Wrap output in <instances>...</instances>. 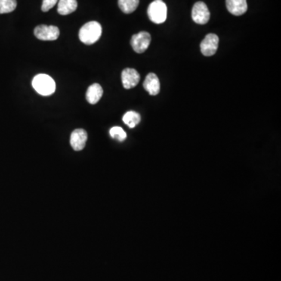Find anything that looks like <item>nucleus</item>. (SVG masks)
<instances>
[{
  "label": "nucleus",
  "mask_w": 281,
  "mask_h": 281,
  "mask_svg": "<svg viewBox=\"0 0 281 281\" xmlns=\"http://www.w3.org/2000/svg\"><path fill=\"white\" fill-rule=\"evenodd\" d=\"M102 32L103 29L99 22H88L80 29L79 38L81 42L85 45H92L100 39Z\"/></svg>",
  "instance_id": "1"
},
{
  "label": "nucleus",
  "mask_w": 281,
  "mask_h": 281,
  "mask_svg": "<svg viewBox=\"0 0 281 281\" xmlns=\"http://www.w3.org/2000/svg\"><path fill=\"white\" fill-rule=\"evenodd\" d=\"M34 89L41 96H48L56 91V83L54 80L45 74L37 75L32 80Z\"/></svg>",
  "instance_id": "2"
},
{
  "label": "nucleus",
  "mask_w": 281,
  "mask_h": 281,
  "mask_svg": "<svg viewBox=\"0 0 281 281\" xmlns=\"http://www.w3.org/2000/svg\"><path fill=\"white\" fill-rule=\"evenodd\" d=\"M148 16L153 23L162 24L167 17V7L162 0H155L148 8Z\"/></svg>",
  "instance_id": "3"
},
{
  "label": "nucleus",
  "mask_w": 281,
  "mask_h": 281,
  "mask_svg": "<svg viewBox=\"0 0 281 281\" xmlns=\"http://www.w3.org/2000/svg\"><path fill=\"white\" fill-rule=\"evenodd\" d=\"M35 37L41 41H55L60 36V30L56 26L38 25L34 31Z\"/></svg>",
  "instance_id": "4"
},
{
  "label": "nucleus",
  "mask_w": 281,
  "mask_h": 281,
  "mask_svg": "<svg viewBox=\"0 0 281 281\" xmlns=\"http://www.w3.org/2000/svg\"><path fill=\"white\" fill-rule=\"evenodd\" d=\"M151 42V35L149 32H140L131 38V44L133 50L137 53H143L149 48Z\"/></svg>",
  "instance_id": "5"
},
{
  "label": "nucleus",
  "mask_w": 281,
  "mask_h": 281,
  "mask_svg": "<svg viewBox=\"0 0 281 281\" xmlns=\"http://www.w3.org/2000/svg\"><path fill=\"white\" fill-rule=\"evenodd\" d=\"M192 20L199 25H205L210 19V12L206 4L203 2H197L194 5L192 12Z\"/></svg>",
  "instance_id": "6"
},
{
  "label": "nucleus",
  "mask_w": 281,
  "mask_h": 281,
  "mask_svg": "<svg viewBox=\"0 0 281 281\" xmlns=\"http://www.w3.org/2000/svg\"><path fill=\"white\" fill-rule=\"evenodd\" d=\"M218 45V36L215 34H208L201 42V52L205 56H214L217 53Z\"/></svg>",
  "instance_id": "7"
},
{
  "label": "nucleus",
  "mask_w": 281,
  "mask_h": 281,
  "mask_svg": "<svg viewBox=\"0 0 281 281\" xmlns=\"http://www.w3.org/2000/svg\"><path fill=\"white\" fill-rule=\"evenodd\" d=\"M123 86L126 89H131L137 86L140 81V75L136 69L132 68H126L121 74Z\"/></svg>",
  "instance_id": "8"
},
{
  "label": "nucleus",
  "mask_w": 281,
  "mask_h": 281,
  "mask_svg": "<svg viewBox=\"0 0 281 281\" xmlns=\"http://www.w3.org/2000/svg\"><path fill=\"white\" fill-rule=\"evenodd\" d=\"M88 140V134L83 129H76L72 132L71 135V146L74 150L81 151L85 147Z\"/></svg>",
  "instance_id": "9"
},
{
  "label": "nucleus",
  "mask_w": 281,
  "mask_h": 281,
  "mask_svg": "<svg viewBox=\"0 0 281 281\" xmlns=\"http://www.w3.org/2000/svg\"><path fill=\"white\" fill-rule=\"evenodd\" d=\"M143 86L150 96H156L160 91V82L158 77L154 73L149 74L146 76Z\"/></svg>",
  "instance_id": "10"
},
{
  "label": "nucleus",
  "mask_w": 281,
  "mask_h": 281,
  "mask_svg": "<svg viewBox=\"0 0 281 281\" xmlns=\"http://www.w3.org/2000/svg\"><path fill=\"white\" fill-rule=\"evenodd\" d=\"M227 10L235 16L243 15L248 10L247 0H226Z\"/></svg>",
  "instance_id": "11"
},
{
  "label": "nucleus",
  "mask_w": 281,
  "mask_h": 281,
  "mask_svg": "<svg viewBox=\"0 0 281 281\" xmlns=\"http://www.w3.org/2000/svg\"><path fill=\"white\" fill-rule=\"evenodd\" d=\"M103 95V89L100 84H91L88 87L86 92V100L90 104L95 105L101 100Z\"/></svg>",
  "instance_id": "12"
},
{
  "label": "nucleus",
  "mask_w": 281,
  "mask_h": 281,
  "mask_svg": "<svg viewBox=\"0 0 281 281\" xmlns=\"http://www.w3.org/2000/svg\"><path fill=\"white\" fill-rule=\"evenodd\" d=\"M78 8L77 0H60L57 11L60 15H68L74 13Z\"/></svg>",
  "instance_id": "13"
},
{
  "label": "nucleus",
  "mask_w": 281,
  "mask_h": 281,
  "mask_svg": "<svg viewBox=\"0 0 281 281\" xmlns=\"http://www.w3.org/2000/svg\"><path fill=\"white\" fill-rule=\"evenodd\" d=\"M123 121L124 124L129 127L130 128H135L136 126L140 123V116L139 113L134 111H128L123 116Z\"/></svg>",
  "instance_id": "14"
},
{
  "label": "nucleus",
  "mask_w": 281,
  "mask_h": 281,
  "mask_svg": "<svg viewBox=\"0 0 281 281\" xmlns=\"http://www.w3.org/2000/svg\"><path fill=\"white\" fill-rule=\"evenodd\" d=\"M120 9L124 13H131L139 5V0H118Z\"/></svg>",
  "instance_id": "15"
},
{
  "label": "nucleus",
  "mask_w": 281,
  "mask_h": 281,
  "mask_svg": "<svg viewBox=\"0 0 281 281\" xmlns=\"http://www.w3.org/2000/svg\"><path fill=\"white\" fill-rule=\"evenodd\" d=\"M17 7L16 0H0V14L11 13Z\"/></svg>",
  "instance_id": "16"
},
{
  "label": "nucleus",
  "mask_w": 281,
  "mask_h": 281,
  "mask_svg": "<svg viewBox=\"0 0 281 281\" xmlns=\"http://www.w3.org/2000/svg\"><path fill=\"white\" fill-rule=\"evenodd\" d=\"M109 134L113 139L118 142H124L127 138V134L121 127H113L109 131Z\"/></svg>",
  "instance_id": "17"
},
{
  "label": "nucleus",
  "mask_w": 281,
  "mask_h": 281,
  "mask_svg": "<svg viewBox=\"0 0 281 281\" xmlns=\"http://www.w3.org/2000/svg\"><path fill=\"white\" fill-rule=\"evenodd\" d=\"M58 3V0H42L41 10L43 12H48Z\"/></svg>",
  "instance_id": "18"
}]
</instances>
